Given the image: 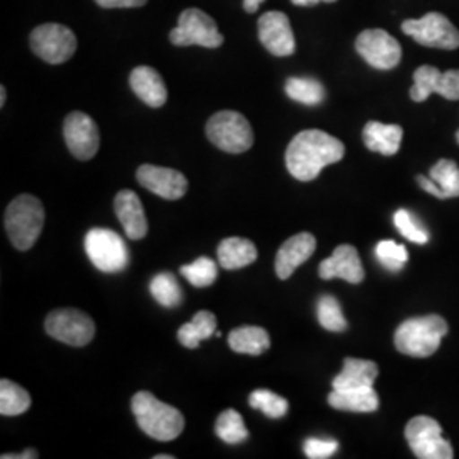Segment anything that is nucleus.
Wrapping results in <instances>:
<instances>
[{
  "instance_id": "nucleus-13",
  "label": "nucleus",
  "mask_w": 459,
  "mask_h": 459,
  "mask_svg": "<svg viewBox=\"0 0 459 459\" xmlns=\"http://www.w3.org/2000/svg\"><path fill=\"white\" fill-rule=\"evenodd\" d=\"M64 136L70 153L79 160H91L98 153L100 136L91 116L74 111L65 117Z\"/></svg>"
},
{
  "instance_id": "nucleus-35",
  "label": "nucleus",
  "mask_w": 459,
  "mask_h": 459,
  "mask_svg": "<svg viewBox=\"0 0 459 459\" xmlns=\"http://www.w3.org/2000/svg\"><path fill=\"white\" fill-rule=\"evenodd\" d=\"M377 257L381 265H385L388 271L398 273L405 267V263L409 261L407 248L394 240H383L377 246Z\"/></svg>"
},
{
  "instance_id": "nucleus-14",
  "label": "nucleus",
  "mask_w": 459,
  "mask_h": 459,
  "mask_svg": "<svg viewBox=\"0 0 459 459\" xmlns=\"http://www.w3.org/2000/svg\"><path fill=\"white\" fill-rule=\"evenodd\" d=\"M259 39L274 56H290L296 51V39L291 22L284 13L269 11L259 19Z\"/></svg>"
},
{
  "instance_id": "nucleus-7",
  "label": "nucleus",
  "mask_w": 459,
  "mask_h": 459,
  "mask_svg": "<svg viewBox=\"0 0 459 459\" xmlns=\"http://www.w3.org/2000/svg\"><path fill=\"white\" fill-rule=\"evenodd\" d=\"M225 41L214 19L199 9H186L179 16L178 28L170 31V43L176 47L218 48Z\"/></svg>"
},
{
  "instance_id": "nucleus-5",
  "label": "nucleus",
  "mask_w": 459,
  "mask_h": 459,
  "mask_svg": "<svg viewBox=\"0 0 459 459\" xmlns=\"http://www.w3.org/2000/svg\"><path fill=\"white\" fill-rule=\"evenodd\" d=\"M85 252L99 271L116 274L128 267L130 250L126 242L108 229H92L85 235Z\"/></svg>"
},
{
  "instance_id": "nucleus-36",
  "label": "nucleus",
  "mask_w": 459,
  "mask_h": 459,
  "mask_svg": "<svg viewBox=\"0 0 459 459\" xmlns=\"http://www.w3.org/2000/svg\"><path fill=\"white\" fill-rule=\"evenodd\" d=\"M394 227L398 229V231L413 244H419V246H424L429 242V235H427L426 230L422 229L415 218L411 216L407 210H398L394 216Z\"/></svg>"
},
{
  "instance_id": "nucleus-1",
  "label": "nucleus",
  "mask_w": 459,
  "mask_h": 459,
  "mask_svg": "<svg viewBox=\"0 0 459 459\" xmlns=\"http://www.w3.org/2000/svg\"><path fill=\"white\" fill-rule=\"evenodd\" d=\"M344 143L320 130L298 133L286 150V167L298 181L308 182L344 157Z\"/></svg>"
},
{
  "instance_id": "nucleus-31",
  "label": "nucleus",
  "mask_w": 459,
  "mask_h": 459,
  "mask_svg": "<svg viewBox=\"0 0 459 459\" xmlns=\"http://www.w3.org/2000/svg\"><path fill=\"white\" fill-rule=\"evenodd\" d=\"M443 72L436 66H419L413 74V85L411 89V98L415 102H424L430 94H437V85Z\"/></svg>"
},
{
  "instance_id": "nucleus-30",
  "label": "nucleus",
  "mask_w": 459,
  "mask_h": 459,
  "mask_svg": "<svg viewBox=\"0 0 459 459\" xmlns=\"http://www.w3.org/2000/svg\"><path fill=\"white\" fill-rule=\"evenodd\" d=\"M432 181L436 182L443 193V199L459 197V167L456 162L443 159L430 169Z\"/></svg>"
},
{
  "instance_id": "nucleus-25",
  "label": "nucleus",
  "mask_w": 459,
  "mask_h": 459,
  "mask_svg": "<svg viewBox=\"0 0 459 459\" xmlns=\"http://www.w3.org/2000/svg\"><path fill=\"white\" fill-rule=\"evenodd\" d=\"M216 330V316L212 312H197L193 320L178 332L179 342L187 349H196L203 341L210 339Z\"/></svg>"
},
{
  "instance_id": "nucleus-17",
  "label": "nucleus",
  "mask_w": 459,
  "mask_h": 459,
  "mask_svg": "<svg viewBox=\"0 0 459 459\" xmlns=\"http://www.w3.org/2000/svg\"><path fill=\"white\" fill-rule=\"evenodd\" d=\"M316 248V240L312 233L303 231L293 235L286 240L276 255V274L279 279H288L293 276L296 269L303 263H307Z\"/></svg>"
},
{
  "instance_id": "nucleus-46",
  "label": "nucleus",
  "mask_w": 459,
  "mask_h": 459,
  "mask_svg": "<svg viewBox=\"0 0 459 459\" xmlns=\"http://www.w3.org/2000/svg\"><path fill=\"white\" fill-rule=\"evenodd\" d=\"M456 138H458V143H459V132H458V134H456Z\"/></svg>"
},
{
  "instance_id": "nucleus-2",
  "label": "nucleus",
  "mask_w": 459,
  "mask_h": 459,
  "mask_svg": "<svg viewBox=\"0 0 459 459\" xmlns=\"http://www.w3.org/2000/svg\"><path fill=\"white\" fill-rule=\"evenodd\" d=\"M132 411L140 429L157 441H174L184 430V415L150 392H140L132 400Z\"/></svg>"
},
{
  "instance_id": "nucleus-24",
  "label": "nucleus",
  "mask_w": 459,
  "mask_h": 459,
  "mask_svg": "<svg viewBox=\"0 0 459 459\" xmlns=\"http://www.w3.org/2000/svg\"><path fill=\"white\" fill-rule=\"evenodd\" d=\"M229 344L231 351L248 356H261L269 347L271 339L267 330L263 327H238L231 330L229 335Z\"/></svg>"
},
{
  "instance_id": "nucleus-19",
  "label": "nucleus",
  "mask_w": 459,
  "mask_h": 459,
  "mask_svg": "<svg viewBox=\"0 0 459 459\" xmlns=\"http://www.w3.org/2000/svg\"><path fill=\"white\" fill-rule=\"evenodd\" d=\"M133 92L150 108H162L167 100V87L162 75L152 66H136L130 75Z\"/></svg>"
},
{
  "instance_id": "nucleus-23",
  "label": "nucleus",
  "mask_w": 459,
  "mask_h": 459,
  "mask_svg": "<svg viewBox=\"0 0 459 459\" xmlns=\"http://www.w3.org/2000/svg\"><path fill=\"white\" fill-rule=\"evenodd\" d=\"M255 259H257V248L247 238L230 237L218 247V261L223 269H229V271L242 269L246 265L255 263Z\"/></svg>"
},
{
  "instance_id": "nucleus-6",
  "label": "nucleus",
  "mask_w": 459,
  "mask_h": 459,
  "mask_svg": "<svg viewBox=\"0 0 459 459\" xmlns=\"http://www.w3.org/2000/svg\"><path fill=\"white\" fill-rule=\"evenodd\" d=\"M206 134L214 147L229 153H244L254 145V132L247 117L237 111H220L210 117Z\"/></svg>"
},
{
  "instance_id": "nucleus-15",
  "label": "nucleus",
  "mask_w": 459,
  "mask_h": 459,
  "mask_svg": "<svg viewBox=\"0 0 459 459\" xmlns=\"http://www.w3.org/2000/svg\"><path fill=\"white\" fill-rule=\"evenodd\" d=\"M136 179L150 193L164 199H181L187 191V179L179 170L157 165H142L136 170Z\"/></svg>"
},
{
  "instance_id": "nucleus-41",
  "label": "nucleus",
  "mask_w": 459,
  "mask_h": 459,
  "mask_svg": "<svg viewBox=\"0 0 459 459\" xmlns=\"http://www.w3.org/2000/svg\"><path fill=\"white\" fill-rule=\"evenodd\" d=\"M38 458V453L34 449H28L21 455H2V459H36Z\"/></svg>"
},
{
  "instance_id": "nucleus-20",
  "label": "nucleus",
  "mask_w": 459,
  "mask_h": 459,
  "mask_svg": "<svg viewBox=\"0 0 459 459\" xmlns=\"http://www.w3.org/2000/svg\"><path fill=\"white\" fill-rule=\"evenodd\" d=\"M362 138L366 147L371 152H377L381 155H394L400 145H402V138H403V130L398 125H385L379 121H369L364 126Z\"/></svg>"
},
{
  "instance_id": "nucleus-32",
  "label": "nucleus",
  "mask_w": 459,
  "mask_h": 459,
  "mask_svg": "<svg viewBox=\"0 0 459 459\" xmlns=\"http://www.w3.org/2000/svg\"><path fill=\"white\" fill-rule=\"evenodd\" d=\"M318 322L328 332H342L347 328V320L341 308V303L333 296L325 295L318 301Z\"/></svg>"
},
{
  "instance_id": "nucleus-43",
  "label": "nucleus",
  "mask_w": 459,
  "mask_h": 459,
  "mask_svg": "<svg viewBox=\"0 0 459 459\" xmlns=\"http://www.w3.org/2000/svg\"><path fill=\"white\" fill-rule=\"evenodd\" d=\"M291 2L299 7H312L320 2H337V0H291Z\"/></svg>"
},
{
  "instance_id": "nucleus-29",
  "label": "nucleus",
  "mask_w": 459,
  "mask_h": 459,
  "mask_svg": "<svg viewBox=\"0 0 459 459\" xmlns=\"http://www.w3.org/2000/svg\"><path fill=\"white\" fill-rule=\"evenodd\" d=\"M214 432L223 443L227 444H240L248 439V430L244 424V419L233 409L220 413L214 426Z\"/></svg>"
},
{
  "instance_id": "nucleus-3",
  "label": "nucleus",
  "mask_w": 459,
  "mask_h": 459,
  "mask_svg": "<svg viewBox=\"0 0 459 459\" xmlns=\"http://www.w3.org/2000/svg\"><path fill=\"white\" fill-rule=\"evenodd\" d=\"M447 335V324L439 315L415 316L405 320L394 332L396 349L411 358L432 356L444 337Z\"/></svg>"
},
{
  "instance_id": "nucleus-40",
  "label": "nucleus",
  "mask_w": 459,
  "mask_h": 459,
  "mask_svg": "<svg viewBox=\"0 0 459 459\" xmlns=\"http://www.w3.org/2000/svg\"><path fill=\"white\" fill-rule=\"evenodd\" d=\"M419 186L429 193V195H432V196L439 197V199H443V193H441V189H439V186L436 184V182L432 181L430 178H424V176H419Z\"/></svg>"
},
{
  "instance_id": "nucleus-26",
  "label": "nucleus",
  "mask_w": 459,
  "mask_h": 459,
  "mask_svg": "<svg viewBox=\"0 0 459 459\" xmlns=\"http://www.w3.org/2000/svg\"><path fill=\"white\" fill-rule=\"evenodd\" d=\"M284 89L288 98L305 106H318L325 99L324 85L312 77H291L288 79Z\"/></svg>"
},
{
  "instance_id": "nucleus-28",
  "label": "nucleus",
  "mask_w": 459,
  "mask_h": 459,
  "mask_svg": "<svg viewBox=\"0 0 459 459\" xmlns=\"http://www.w3.org/2000/svg\"><path fill=\"white\" fill-rule=\"evenodd\" d=\"M150 293L165 308H176L182 301L181 284L172 273L157 274L150 282Z\"/></svg>"
},
{
  "instance_id": "nucleus-34",
  "label": "nucleus",
  "mask_w": 459,
  "mask_h": 459,
  "mask_svg": "<svg viewBox=\"0 0 459 459\" xmlns=\"http://www.w3.org/2000/svg\"><path fill=\"white\" fill-rule=\"evenodd\" d=\"M181 274L193 286H196V288H208L216 281L218 267H216V263L212 261L210 257H199L195 263L182 265Z\"/></svg>"
},
{
  "instance_id": "nucleus-27",
  "label": "nucleus",
  "mask_w": 459,
  "mask_h": 459,
  "mask_svg": "<svg viewBox=\"0 0 459 459\" xmlns=\"http://www.w3.org/2000/svg\"><path fill=\"white\" fill-rule=\"evenodd\" d=\"M31 407V396L9 379L0 381V413L5 417L21 415Z\"/></svg>"
},
{
  "instance_id": "nucleus-45",
  "label": "nucleus",
  "mask_w": 459,
  "mask_h": 459,
  "mask_svg": "<svg viewBox=\"0 0 459 459\" xmlns=\"http://www.w3.org/2000/svg\"><path fill=\"white\" fill-rule=\"evenodd\" d=\"M155 459H172V456H169V455H159V456H155Z\"/></svg>"
},
{
  "instance_id": "nucleus-12",
  "label": "nucleus",
  "mask_w": 459,
  "mask_h": 459,
  "mask_svg": "<svg viewBox=\"0 0 459 459\" xmlns=\"http://www.w3.org/2000/svg\"><path fill=\"white\" fill-rule=\"evenodd\" d=\"M362 58L377 70H392L402 60V47L394 36L383 30H366L356 39Z\"/></svg>"
},
{
  "instance_id": "nucleus-39",
  "label": "nucleus",
  "mask_w": 459,
  "mask_h": 459,
  "mask_svg": "<svg viewBox=\"0 0 459 459\" xmlns=\"http://www.w3.org/2000/svg\"><path fill=\"white\" fill-rule=\"evenodd\" d=\"M96 2L104 9H130V7H143L148 0H96Z\"/></svg>"
},
{
  "instance_id": "nucleus-9",
  "label": "nucleus",
  "mask_w": 459,
  "mask_h": 459,
  "mask_svg": "<svg viewBox=\"0 0 459 459\" xmlns=\"http://www.w3.org/2000/svg\"><path fill=\"white\" fill-rule=\"evenodd\" d=\"M405 437L413 455L420 459H451L455 456L451 444L443 437L437 420L419 415L405 429Z\"/></svg>"
},
{
  "instance_id": "nucleus-8",
  "label": "nucleus",
  "mask_w": 459,
  "mask_h": 459,
  "mask_svg": "<svg viewBox=\"0 0 459 459\" xmlns=\"http://www.w3.org/2000/svg\"><path fill=\"white\" fill-rule=\"evenodd\" d=\"M402 31L419 45L429 48L458 49V28L439 13H429L420 19H409L402 24Z\"/></svg>"
},
{
  "instance_id": "nucleus-22",
  "label": "nucleus",
  "mask_w": 459,
  "mask_h": 459,
  "mask_svg": "<svg viewBox=\"0 0 459 459\" xmlns=\"http://www.w3.org/2000/svg\"><path fill=\"white\" fill-rule=\"evenodd\" d=\"M328 403L337 411L369 413L379 407V398L373 386H366L351 390H333L328 394Z\"/></svg>"
},
{
  "instance_id": "nucleus-10",
  "label": "nucleus",
  "mask_w": 459,
  "mask_h": 459,
  "mask_svg": "<svg viewBox=\"0 0 459 459\" xmlns=\"http://www.w3.org/2000/svg\"><path fill=\"white\" fill-rule=\"evenodd\" d=\"M31 49L41 60L51 65H60L74 56L77 38L64 24H41L31 33Z\"/></svg>"
},
{
  "instance_id": "nucleus-37",
  "label": "nucleus",
  "mask_w": 459,
  "mask_h": 459,
  "mask_svg": "<svg viewBox=\"0 0 459 459\" xmlns=\"http://www.w3.org/2000/svg\"><path fill=\"white\" fill-rule=\"evenodd\" d=\"M339 444L333 439H316L310 437L305 443V455L310 459H325L335 455Z\"/></svg>"
},
{
  "instance_id": "nucleus-44",
  "label": "nucleus",
  "mask_w": 459,
  "mask_h": 459,
  "mask_svg": "<svg viewBox=\"0 0 459 459\" xmlns=\"http://www.w3.org/2000/svg\"><path fill=\"white\" fill-rule=\"evenodd\" d=\"M5 99H7L5 87H0V106H2V108H4V104H5Z\"/></svg>"
},
{
  "instance_id": "nucleus-21",
  "label": "nucleus",
  "mask_w": 459,
  "mask_h": 459,
  "mask_svg": "<svg viewBox=\"0 0 459 459\" xmlns=\"http://www.w3.org/2000/svg\"><path fill=\"white\" fill-rule=\"evenodd\" d=\"M377 377V364L366 359L347 358L344 368L339 377H333V390H351V388H366L373 386Z\"/></svg>"
},
{
  "instance_id": "nucleus-38",
  "label": "nucleus",
  "mask_w": 459,
  "mask_h": 459,
  "mask_svg": "<svg viewBox=\"0 0 459 459\" xmlns=\"http://www.w3.org/2000/svg\"><path fill=\"white\" fill-rule=\"evenodd\" d=\"M437 94L449 100L459 99V70H447L444 72L437 85Z\"/></svg>"
},
{
  "instance_id": "nucleus-33",
  "label": "nucleus",
  "mask_w": 459,
  "mask_h": 459,
  "mask_svg": "<svg viewBox=\"0 0 459 459\" xmlns=\"http://www.w3.org/2000/svg\"><path fill=\"white\" fill-rule=\"evenodd\" d=\"M248 403L252 409L263 411L264 415H267L271 419L284 417L290 409V403L286 398L273 394L269 390H255L248 396Z\"/></svg>"
},
{
  "instance_id": "nucleus-18",
  "label": "nucleus",
  "mask_w": 459,
  "mask_h": 459,
  "mask_svg": "<svg viewBox=\"0 0 459 459\" xmlns=\"http://www.w3.org/2000/svg\"><path fill=\"white\" fill-rule=\"evenodd\" d=\"M115 212L123 225L125 233L132 240H140L147 235L148 223L143 204L136 193L133 191H119L115 199Z\"/></svg>"
},
{
  "instance_id": "nucleus-4",
  "label": "nucleus",
  "mask_w": 459,
  "mask_h": 459,
  "mask_svg": "<svg viewBox=\"0 0 459 459\" xmlns=\"http://www.w3.org/2000/svg\"><path fill=\"white\" fill-rule=\"evenodd\" d=\"M45 225V208L31 195L17 196L5 212V230L17 250H30Z\"/></svg>"
},
{
  "instance_id": "nucleus-16",
  "label": "nucleus",
  "mask_w": 459,
  "mask_h": 459,
  "mask_svg": "<svg viewBox=\"0 0 459 459\" xmlns=\"http://www.w3.org/2000/svg\"><path fill=\"white\" fill-rule=\"evenodd\" d=\"M320 278L344 279L351 284H359L364 281V267H362L359 254L356 247L339 246L333 254L320 264Z\"/></svg>"
},
{
  "instance_id": "nucleus-42",
  "label": "nucleus",
  "mask_w": 459,
  "mask_h": 459,
  "mask_svg": "<svg viewBox=\"0 0 459 459\" xmlns=\"http://www.w3.org/2000/svg\"><path fill=\"white\" fill-rule=\"evenodd\" d=\"M264 0H244V9H246L247 13H255L259 7H261V4H263Z\"/></svg>"
},
{
  "instance_id": "nucleus-11",
  "label": "nucleus",
  "mask_w": 459,
  "mask_h": 459,
  "mask_svg": "<svg viewBox=\"0 0 459 459\" xmlns=\"http://www.w3.org/2000/svg\"><path fill=\"white\" fill-rule=\"evenodd\" d=\"M45 328L49 337L75 347L89 344L96 335V325L92 318L87 313L74 308L49 313Z\"/></svg>"
}]
</instances>
